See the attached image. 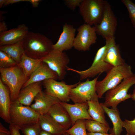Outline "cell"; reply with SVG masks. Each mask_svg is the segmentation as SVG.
I'll return each mask as SVG.
<instances>
[{
	"label": "cell",
	"instance_id": "cell-5",
	"mask_svg": "<svg viewBox=\"0 0 135 135\" xmlns=\"http://www.w3.org/2000/svg\"><path fill=\"white\" fill-rule=\"evenodd\" d=\"M135 84V74L124 79L114 88L106 93L103 104L109 108H116L121 102L131 98V94L128 93L130 88Z\"/></svg>",
	"mask_w": 135,
	"mask_h": 135
},
{
	"label": "cell",
	"instance_id": "cell-8",
	"mask_svg": "<svg viewBox=\"0 0 135 135\" xmlns=\"http://www.w3.org/2000/svg\"><path fill=\"white\" fill-rule=\"evenodd\" d=\"M98 78V76L92 80L88 78L84 82H80L76 86L71 89L69 94L70 99L74 104L81 103L87 102L98 97L95 85Z\"/></svg>",
	"mask_w": 135,
	"mask_h": 135
},
{
	"label": "cell",
	"instance_id": "cell-30",
	"mask_svg": "<svg viewBox=\"0 0 135 135\" xmlns=\"http://www.w3.org/2000/svg\"><path fill=\"white\" fill-rule=\"evenodd\" d=\"M18 64L7 54L0 50V68H8L16 66Z\"/></svg>",
	"mask_w": 135,
	"mask_h": 135
},
{
	"label": "cell",
	"instance_id": "cell-4",
	"mask_svg": "<svg viewBox=\"0 0 135 135\" xmlns=\"http://www.w3.org/2000/svg\"><path fill=\"white\" fill-rule=\"evenodd\" d=\"M0 79L10 90L11 102L16 100L21 88L29 78L26 76L18 65L7 68H0Z\"/></svg>",
	"mask_w": 135,
	"mask_h": 135
},
{
	"label": "cell",
	"instance_id": "cell-1",
	"mask_svg": "<svg viewBox=\"0 0 135 135\" xmlns=\"http://www.w3.org/2000/svg\"><path fill=\"white\" fill-rule=\"evenodd\" d=\"M22 42L25 54L34 58L42 59L53 50L52 40L39 33L28 31Z\"/></svg>",
	"mask_w": 135,
	"mask_h": 135
},
{
	"label": "cell",
	"instance_id": "cell-33",
	"mask_svg": "<svg viewBox=\"0 0 135 135\" xmlns=\"http://www.w3.org/2000/svg\"><path fill=\"white\" fill-rule=\"evenodd\" d=\"M83 0H64V3L72 10L74 11L77 6L79 7Z\"/></svg>",
	"mask_w": 135,
	"mask_h": 135
},
{
	"label": "cell",
	"instance_id": "cell-37",
	"mask_svg": "<svg viewBox=\"0 0 135 135\" xmlns=\"http://www.w3.org/2000/svg\"><path fill=\"white\" fill-rule=\"evenodd\" d=\"M40 1V0H27L26 1L30 2L34 7L36 8L38 7L39 2Z\"/></svg>",
	"mask_w": 135,
	"mask_h": 135
},
{
	"label": "cell",
	"instance_id": "cell-34",
	"mask_svg": "<svg viewBox=\"0 0 135 135\" xmlns=\"http://www.w3.org/2000/svg\"><path fill=\"white\" fill-rule=\"evenodd\" d=\"M9 130L10 132V135H21L20 132V128L18 125L10 124Z\"/></svg>",
	"mask_w": 135,
	"mask_h": 135
},
{
	"label": "cell",
	"instance_id": "cell-43",
	"mask_svg": "<svg viewBox=\"0 0 135 135\" xmlns=\"http://www.w3.org/2000/svg\"><path fill=\"white\" fill-rule=\"evenodd\" d=\"M0 135H10V134L0 132Z\"/></svg>",
	"mask_w": 135,
	"mask_h": 135
},
{
	"label": "cell",
	"instance_id": "cell-16",
	"mask_svg": "<svg viewBox=\"0 0 135 135\" xmlns=\"http://www.w3.org/2000/svg\"><path fill=\"white\" fill-rule=\"evenodd\" d=\"M28 32V27L22 24L16 28L0 33V46L22 41Z\"/></svg>",
	"mask_w": 135,
	"mask_h": 135
},
{
	"label": "cell",
	"instance_id": "cell-44",
	"mask_svg": "<svg viewBox=\"0 0 135 135\" xmlns=\"http://www.w3.org/2000/svg\"><path fill=\"white\" fill-rule=\"evenodd\" d=\"M64 135H70L69 134H68V133H66V132L64 134Z\"/></svg>",
	"mask_w": 135,
	"mask_h": 135
},
{
	"label": "cell",
	"instance_id": "cell-3",
	"mask_svg": "<svg viewBox=\"0 0 135 135\" xmlns=\"http://www.w3.org/2000/svg\"><path fill=\"white\" fill-rule=\"evenodd\" d=\"M105 45L98 50L93 62L90 67L84 70H78L68 67L67 70L71 71L78 74L80 80L93 78L103 72L107 73L113 66L104 60L107 50L110 45L115 41V37L106 39Z\"/></svg>",
	"mask_w": 135,
	"mask_h": 135
},
{
	"label": "cell",
	"instance_id": "cell-24",
	"mask_svg": "<svg viewBox=\"0 0 135 135\" xmlns=\"http://www.w3.org/2000/svg\"><path fill=\"white\" fill-rule=\"evenodd\" d=\"M104 60L113 67L123 65L126 63L121 56L119 45L116 44L115 41L108 48Z\"/></svg>",
	"mask_w": 135,
	"mask_h": 135
},
{
	"label": "cell",
	"instance_id": "cell-39",
	"mask_svg": "<svg viewBox=\"0 0 135 135\" xmlns=\"http://www.w3.org/2000/svg\"><path fill=\"white\" fill-rule=\"evenodd\" d=\"M88 135H112L111 134L104 133L100 132H87Z\"/></svg>",
	"mask_w": 135,
	"mask_h": 135
},
{
	"label": "cell",
	"instance_id": "cell-28",
	"mask_svg": "<svg viewBox=\"0 0 135 135\" xmlns=\"http://www.w3.org/2000/svg\"><path fill=\"white\" fill-rule=\"evenodd\" d=\"M86 120H78L71 128L66 130V132L70 135H88L86 131Z\"/></svg>",
	"mask_w": 135,
	"mask_h": 135
},
{
	"label": "cell",
	"instance_id": "cell-38",
	"mask_svg": "<svg viewBox=\"0 0 135 135\" xmlns=\"http://www.w3.org/2000/svg\"><path fill=\"white\" fill-rule=\"evenodd\" d=\"M0 132L10 134L9 130L5 128L0 122Z\"/></svg>",
	"mask_w": 135,
	"mask_h": 135
},
{
	"label": "cell",
	"instance_id": "cell-40",
	"mask_svg": "<svg viewBox=\"0 0 135 135\" xmlns=\"http://www.w3.org/2000/svg\"><path fill=\"white\" fill-rule=\"evenodd\" d=\"M131 98H132L135 102V84L134 86L132 93L131 94Z\"/></svg>",
	"mask_w": 135,
	"mask_h": 135
},
{
	"label": "cell",
	"instance_id": "cell-12",
	"mask_svg": "<svg viewBox=\"0 0 135 135\" xmlns=\"http://www.w3.org/2000/svg\"><path fill=\"white\" fill-rule=\"evenodd\" d=\"M77 31L78 33L75 38L73 47L80 51L89 50L90 46L96 43L97 39L94 26L84 23L78 28Z\"/></svg>",
	"mask_w": 135,
	"mask_h": 135
},
{
	"label": "cell",
	"instance_id": "cell-15",
	"mask_svg": "<svg viewBox=\"0 0 135 135\" xmlns=\"http://www.w3.org/2000/svg\"><path fill=\"white\" fill-rule=\"evenodd\" d=\"M34 103L30 107L40 115L48 113L51 107L55 104L61 101L58 98L53 97L42 90L36 96Z\"/></svg>",
	"mask_w": 135,
	"mask_h": 135
},
{
	"label": "cell",
	"instance_id": "cell-13",
	"mask_svg": "<svg viewBox=\"0 0 135 135\" xmlns=\"http://www.w3.org/2000/svg\"><path fill=\"white\" fill-rule=\"evenodd\" d=\"M76 29L67 23L64 24L62 31L57 42L53 45V49L63 52L73 47Z\"/></svg>",
	"mask_w": 135,
	"mask_h": 135
},
{
	"label": "cell",
	"instance_id": "cell-2",
	"mask_svg": "<svg viewBox=\"0 0 135 135\" xmlns=\"http://www.w3.org/2000/svg\"><path fill=\"white\" fill-rule=\"evenodd\" d=\"M133 74L131 66L126 63L112 67L107 73L103 79L97 80L96 82L95 90L98 98H102L107 91L116 86L124 79Z\"/></svg>",
	"mask_w": 135,
	"mask_h": 135
},
{
	"label": "cell",
	"instance_id": "cell-26",
	"mask_svg": "<svg viewBox=\"0 0 135 135\" xmlns=\"http://www.w3.org/2000/svg\"><path fill=\"white\" fill-rule=\"evenodd\" d=\"M0 50L6 53L18 64L20 63L22 55L25 54L22 41L0 46Z\"/></svg>",
	"mask_w": 135,
	"mask_h": 135
},
{
	"label": "cell",
	"instance_id": "cell-21",
	"mask_svg": "<svg viewBox=\"0 0 135 135\" xmlns=\"http://www.w3.org/2000/svg\"><path fill=\"white\" fill-rule=\"evenodd\" d=\"M38 122L42 130L50 134H64L66 132V130L48 114L40 115Z\"/></svg>",
	"mask_w": 135,
	"mask_h": 135
},
{
	"label": "cell",
	"instance_id": "cell-36",
	"mask_svg": "<svg viewBox=\"0 0 135 135\" xmlns=\"http://www.w3.org/2000/svg\"><path fill=\"white\" fill-rule=\"evenodd\" d=\"M27 1V0H6V2L4 5V6H6L10 4L22 1Z\"/></svg>",
	"mask_w": 135,
	"mask_h": 135
},
{
	"label": "cell",
	"instance_id": "cell-25",
	"mask_svg": "<svg viewBox=\"0 0 135 135\" xmlns=\"http://www.w3.org/2000/svg\"><path fill=\"white\" fill-rule=\"evenodd\" d=\"M42 62L41 59L34 58L28 56L24 54L18 65L22 69L26 76L29 78L39 67Z\"/></svg>",
	"mask_w": 135,
	"mask_h": 135
},
{
	"label": "cell",
	"instance_id": "cell-23",
	"mask_svg": "<svg viewBox=\"0 0 135 135\" xmlns=\"http://www.w3.org/2000/svg\"><path fill=\"white\" fill-rule=\"evenodd\" d=\"M98 98L97 97L87 102L88 106V112L94 120L109 125L106 120L105 112L99 102Z\"/></svg>",
	"mask_w": 135,
	"mask_h": 135
},
{
	"label": "cell",
	"instance_id": "cell-31",
	"mask_svg": "<svg viewBox=\"0 0 135 135\" xmlns=\"http://www.w3.org/2000/svg\"><path fill=\"white\" fill-rule=\"evenodd\" d=\"M121 1L126 6L128 11L129 17L135 29V4L130 0H122Z\"/></svg>",
	"mask_w": 135,
	"mask_h": 135
},
{
	"label": "cell",
	"instance_id": "cell-27",
	"mask_svg": "<svg viewBox=\"0 0 135 135\" xmlns=\"http://www.w3.org/2000/svg\"><path fill=\"white\" fill-rule=\"evenodd\" d=\"M86 130L90 132L108 134L110 129L109 125H106L94 120H86Z\"/></svg>",
	"mask_w": 135,
	"mask_h": 135
},
{
	"label": "cell",
	"instance_id": "cell-9",
	"mask_svg": "<svg viewBox=\"0 0 135 135\" xmlns=\"http://www.w3.org/2000/svg\"><path fill=\"white\" fill-rule=\"evenodd\" d=\"M116 18L110 4L104 0L102 18L100 23L94 26L97 34L106 39L114 36L117 26Z\"/></svg>",
	"mask_w": 135,
	"mask_h": 135
},
{
	"label": "cell",
	"instance_id": "cell-42",
	"mask_svg": "<svg viewBox=\"0 0 135 135\" xmlns=\"http://www.w3.org/2000/svg\"><path fill=\"white\" fill-rule=\"evenodd\" d=\"M6 0H0V8H1L2 6L4 5Z\"/></svg>",
	"mask_w": 135,
	"mask_h": 135
},
{
	"label": "cell",
	"instance_id": "cell-17",
	"mask_svg": "<svg viewBox=\"0 0 135 135\" xmlns=\"http://www.w3.org/2000/svg\"><path fill=\"white\" fill-rule=\"evenodd\" d=\"M50 79L56 80H58V77L56 73L42 61L39 67L32 74L22 88L31 84L42 82Z\"/></svg>",
	"mask_w": 135,
	"mask_h": 135
},
{
	"label": "cell",
	"instance_id": "cell-35",
	"mask_svg": "<svg viewBox=\"0 0 135 135\" xmlns=\"http://www.w3.org/2000/svg\"><path fill=\"white\" fill-rule=\"evenodd\" d=\"M7 25L4 22H0V33L4 32L7 30Z\"/></svg>",
	"mask_w": 135,
	"mask_h": 135
},
{
	"label": "cell",
	"instance_id": "cell-14",
	"mask_svg": "<svg viewBox=\"0 0 135 135\" xmlns=\"http://www.w3.org/2000/svg\"><path fill=\"white\" fill-rule=\"evenodd\" d=\"M60 103L69 115L71 121L72 126L79 120H93L88 112V106L87 102L75 103L74 104L61 102Z\"/></svg>",
	"mask_w": 135,
	"mask_h": 135
},
{
	"label": "cell",
	"instance_id": "cell-29",
	"mask_svg": "<svg viewBox=\"0 0 135 135\" xmlns=\"http://www.w3.org/2000/svg\"><path fill=\"white\" fill-rule=\"evenodd\" d=\"M18 126L24 135H40L42 130L39 122Z\"/></svg>",
	"mask_w": 135,
	"mask_h": 135
},
{
	"label": "cell",
	"instance_id": "cell-18",
	"mask_svg": "<svg viewBox=\"0 0 135 135\" xmlns=\"http://www.w3.org/2000/svg\"><path fill=\"white\" fill-rule=\"evenodd\" d=\"M42 82L31 84L22 88L16 100L24 106H30L36 96L42 90Z\"/></svg>",
	"mask_w": 135,
	"mask_h": 135
},
{
	"label": "cell",
	"instance_id": "cell-7",
	"mask_svg": "<svg viewBox=\"0 0 135 135\" xmlns=\"http://www.w3.org/2000/svg\"><path fill=\"white\" fill-rule=\"evenodd\" d=\"M40 115L30 106L24 105L17 100L12 102L10 124L19 125L38 122Z\"/></svg>",
	"mask_w": 135,
	"mask_h": 135
},
{
	"label": "cell",
	"instance_id": "cell-6",
	"mask_svg": "<svg viewBox=\"0 0 135 135\" xmlns=\"http://www.w3.org/2000/svg\"><path fill=\"white\" fill-rule=\"evenodd\" d=\"M78 7L84 23L94 26L99 24L102 19L104 0H83Z\"/></svg>",
	"mask_w": 135,
	"mask_h": 135
},
{
	"label": "cell",
	"instance_id": "cell-10",
	"mask_svg": "<svg viewBox=\"0 0 135 135\" xmlns=\"http://www.w3.org/2000/svg\"><path fill=\"white\" fill-rule=\"evenodd\" d=\"M42 60L56 73L59 80H62L64 78L70 62L68 56L65 52L53 49Z\"/></svg>",
	"mask_w": 135,
	"mask_h": 135
},
{
	"label": "cell",
	"instance_id": "cell-41",
	"mask_svg": "<svg viewBox=\"0 0 135 135\" xmlns=\"http://www.w3.org/2000/svg\"><path fill=\"white\" fill-rule=\"evenodd\" d=\"M40 135H64V134L61 135H54L53 134L43 130H42Z\"/></svg>",
	"mask_w": 135,
	"mask_h": 135
},
{
	"label": "cell",
	"instance_id": "cell-19",
	"mask_svg": "<svg viewBox=\"0 0 135 135\" xmlns=\"http://www.w3.org/2000/svg\"><path fill=\"white\" fill-rule=\"evenodd\" d=\"M11 103L10 90L0 79V116L6 122L9 124Z\"/></svg>",
	"mask_w": 135,
	"mask_h": 135
},
{
	"label": "cell",
	"instance_id": "cell-22",
	"mask_svg": "<svg viewBox=\"0 0 135 135\" xmlns=\"http://www.w3.org/2000/svg\"><path fill=\"white\" fill-rule=\"evenodd\" d=\"M100 103L113 124L112 128L109 130L110 134L112 135H121L123 130V121L120 118L118 109L117 108H110L104 105L103 103Z\"/></svg>",
	"mask_w": 135,
	"mask_h": 135
},
{
	"label": "cell",
	"instance_id": "cell-32",
	"mask_svg": "<svg viewBox=\"0 0 135 135\" xmlns=\"http://www.w3.org/2000/svg\"><path fill=\"white\" fill-rule=\"evenodd\" d=\"M123 127L126 130V135H135V118L131 120L125 119L123 121Z\"/></svg>",
	"mask_w": 135,
	"mask_h": 135
},
{
	"label": "cell",
	"instance_id": "cell-11",
	"mask_svg": "<svg viewBox=\"0 0 135 135\" xmlns=\"http://www.w3.org/2000/svg\"><path fill=\"white\" fill-rule=\"evenodd\" d=\"M80 82L69 85L63 81L58 82L50 79L43 81L42 84L46 94L58 98L61 102H67L70 100L69 94L71 89L76 86Z\"/></svg>",
	"mask_w": 135,
	"mask_h": 135
},
{
	"label": "cell",
	"instance_id": "cell-20",
	"mask_svg": "<svg viewBox=\"0 0 135 135\" xmlns=\"http://www.w3.org/2000/svg\"><path fill=\"white\" fill-rule=\"evenodd\" d=\"M47 114L66 130L72 126L71 121L69 115L60 102L53 105Z\"/></svg>",
	"mask_w": 135,
	"mask_h": 135
}]
</instances>
